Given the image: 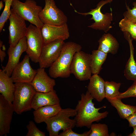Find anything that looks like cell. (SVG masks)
<instances>
[{
  "mask_svg": "<svg viewBox=\"0 0 136 136\" xmlns=\"http://www.w3.org/2000/svg\"><path fill=\"white\" fill-rule=\"evenodd\" d=\"M93 99L87 91L85 94H81V99L78 100L75 108L77 114L74 119L77 127H85L90 128L93 122H98L107 116L109 114L108 111L102 113L99 112L100 109L105 108L106 106L96 108L92 101Z\"/></svg>",
  "mask_w": 136,
  "mask_h": 136,
  "instance_id": "obj_1",
  "label": "cell"
},
{
  "mask_svg": "<svg viewBox=\"0 0 136 136\" xmlns=\"http://www.w3.org/2000/svg\"><path fill=\"white\" fill-rule=\"evenodd\" d=\"M80 45L72 42L65 43L56 60L49 67V74L51 77L66 78L71 74L70 67L75 53L81 50Z\"/></svg>",
  "mask_w": 136,
  "mask_h": 136,
  "instance_id": "obj_2",
  "label": "cell"
},
{
  "mask_svg": "<svg viewBox=\"0 0 136 136\" xmlns=\"http://www.w3.org/2000/svg\"><path fill=\"white\" fill-rule=\"evenodd\" d=\"M76 114L75 109L62 108L55 115L47 119L44 122L49 136H58L60 130L64 131L74 128L76 125V121L70 117H75Z\"/></svg>",
  "mask_w": 136,
  "mask_h": 136,
  "instance_id": "obj_3",
  "label": "cell"
},
{
  "mask_svg": "<svg viewBox=\"0 0 136 136\" xmlns=\"http://www.w3.org/2000/svg\"><path fill=\"white\" fill-rule=\"evenodd\" d=\"M15 88L12 104L15 112L18 114L31 110L32 101L36 91L30 83H17Z\"/></svg>",
  "mask_w": 136,
  "mask_h": 136,
  "instance_id": "obj_4",
  "label": "cell"
},
{
  "mask_svg": "<svg viewBox=\"0 0 136 136\" xmlns=\"http://www.w3.org/2000/svg\"><path fill=\"white\" fill-rule=\"evenodd\" d=\"M11 7L17 14L25 20L40 28L43 25L39 17L42 7L37 5L35 0H26L22 2L19 0H13Z\"/></svg>",
  "mask_w": 136,
  "mask_h": 136,
  "instance_id": "obj_5",
  "label": "cell"
},
{
  "mask_svg": "<svg viewBox=\"0 0 136 136\" xmlns=\"http://www.w3.org/2000/svg\"><path fill=\"white\" fill-rule=\"evenodd\" d=\"M25 36L27 45L25 52L32 61L38 62L44 45L41 29L30 24L27 27Z\"/></svg>",
  "mask_w": 136,
  "mask_h": 136,
  "instance_id": "obj_6",
  "label": "cell"
},
{
  "mask_svg": "<svg viewBox=\"0 0 136 136\" xmlns=\"http://www.w3.org/2000/svg\"><path fill=\"white\" fill-rule=\"evenodd\" d=\"M71 74L80 81L89 80L92 74L91 54L81 50L74 55L70 67Z\"/></svg>",
  "mask_w": 136,
  "mask_h": 136,
  "instance_id": "obj_7",
  "label": "cell"
},
{
  "mask_svg": "<svg viewBox=\"0 0 136 136\" xmlns=\"http://www.w3.org/2000/svg\"><path fill=\"white\" fill-rule=\"evenodd\" d=\"M113 0H105L100 1L96 5V8L91 9V11L87 13H81L75 10V12L78 14L86 16L91 15L90 20H93L94 22L88 26V27L96 30H103L107 32L112 27L111 24L113 20L112 12L103 14L101 11V8L104 5L112 2Z\"/></svg>",
  "mask_w": 136,
  "mask_h": 136,
  "instance_id": "obj_8",
  "label": "cell"
},
{
  "mask_svg": "<svg viewBox=\"0 0 136 136\" xmlns=\"http://www.w3.org/2000/svg\"><path fill=\"white\" fill-rule=\"evenodd\" d=\"M45 5L39 14L44 24L60 26L67 23V18L56 6L54 0H44Z\"/></svg>",
  "mask_w": 136,
  "mask_h": 136,
  "instance_id": "obj_9",
  "label": "cell"
},
{
  "mask_svg": "<svg viewBox=\"0 0 136 136\" xmlns=\"http://www.w3.org/2000/svg\"><path fill=\"white\" fill-rule=\"evenodd\" d=\"M9 19V43L10 47H14L20 40L25 37L27 27L25 20L12 9H11V14Z\"/></svg>",
  "mask_w": 136,
  "mask_h": 136,
  "instance_id": "obj_10",
  "label": "cell"
},
{
  "mask_svg": "<svg viewBox=\"0 0 136 136\" xmlns=\"http://www.w3.org/2000/svg\"><path fill=\"white\" fill-rule=\"evenodd\" d=\"M64 43L58 39L44 45L38 62L40 67H49L59 56Z\"/></svg>",
  "mask_w": 136,
  "mask_h": 136,
  "instance_id": "obj_11",
  "label": "cell"
},
{
  "mask_svg": "<svg viewBox=\"0 0 136 136\" xmlns=\"http://www.w3.org/2000/svg\"><path fill=\"white\" fill-rule=\"evenodd\" d=\"M29 58L26 54L13 70L11 77L14 82L30 83L37 73L30 65Z\"/></svg>",
  "mask_w": 136,
  "mask_h": 136,
  "instance_id": "obj_12",
  "label": "cell"
},
{
  "mask_svg": "<svg viewBox=\"0 0 136 136\" xmlns=\"http://www.w3.org/2000/svg\"><path fill=\"white\" fill-rule=\"evenodd\" d=\"M40 29L44 45L57 40L61 39L64 41L70 37L67 23L60 26L43 24Z\"/></svg>",
  "mask_w": 136,
  "mask_h": 136,
  "instance_id": "obj_13",
  "label": "cell"
},
{
  "mask_svg": "<svg viewBox=\"0 0 136 136\" xmlns=\"http://www.w3.org/2000/svg\"><path fill=\"white\" fill-rule=\"evenodd\" d=\"M15 112L12 103L0 95V136H7L10 133L11 123Z\"/></svg>",
  "mask_w": 136,
  "mask_h": 136,
  "instance_id": "obj_14",
  "label": "cell"
},
{
  "mask_svg": "<svg viewBox=\"0 0 136 136\" xmlns=\"http://www.w3.org/2000/svg\"><path fill=\"white\" fill-rule=\"evenodd\" d=\"M27 48L26 39L24 37L14 47L9 48L7 53L9 58L5 66H2L3 69L9 76H11L15 67L19 62L20 57L22 54L25 52Z\"/></svg>",
  "mask_w": 136,
  "mask_h": 136,
  "instance_id": "obj_15",
  "label": "cell"
},
{
  "mask_svg": "<svg viewBox=\"0 0 136 136\" xmlns=\"http://www.w3.org/2000/svg\"><path fill=\"white\" fill-rule=\"evenodd\" d=\"M36 92H47L54 90L56 85L54 79L47 74L44 68L40 67L37 70V73L30 83Z\"/></svg>",
  "mask_w": 136,
  "mask_h": 136,
  "instance_id": "obj_16",
  "label": "cell"
},
{
  "mask_svg": "<svg viewBox=\"0 0 136 136\" xmlns=\"http://www.w3.org/2000/svg\"><path fill=\"white\" fill-rule=\"evenodd\" d=\"M89 80L87 91L94 99L101 102L106 98L105 81L97 74L93 75Z\"/></svg>",
  "mask_w": 136,
  "mask_h": 136,
  "instance_id": "obj_17",
  "label": "cell"
},
{
  "mask_svg": "<svg viewBox=\"0 0 136 136\" xmlns=\"http://www.w3.org/2000/svg\"><path fill=\"white\" fill-rule=\"evenodd\" d=\"M60 103L59 98L54 90L47 92H36L32 101L31 108L36 110L43 106L59 104Z\"/></svg>",
  "mask_w": 136,
  "mask_h": 136,
  "instance_id": "obj_18",
  "label": "cell"
},
{
  "mask_svg": "<svg viewBox=\"0 0 136 136\" xmlns=\"http://www.w3.org/2000/svg\"><path fill=\"white\" fill-rule=\"evenodd\" d=\"M11 76L3 70H0V93L8 101L12 103L14 90V84Z\"/></svg>",
  "mask_w": 136,
  "mask_h": 136,
  "instance_id": "obj_19",
  "label": "cell"
},
{
  "mask_svg": "<svg viewBox=\"0 0 136 136\" xmlns=\"http://www.w3.org/2000/svg\"><path fill=\"white\" fill-rule=\"evenodd\" d=\"M125 38L128 41L130 50V56L126 65L124 72V75L128 80L136 81V62L134 57V48L132 44V38L128 32H125Z\"/></svg>",
  "mask_w": 136,
  "mask_h": 136,
  "instance_id": "obj_20",
  "label": "cell"
},
{
  "mask_svg": "<svg viewBox=\"0 0 136 136\" xmlns=\"http://www.w3.org/2000/svg\"><path fill=\"white\" fill-rule=\"evenodd\" d=\"M61 109L60 104L40 107L33 112L34 121L37 124L44 122L56 114Z\"/></svg>",
  "mask_w": 136,
  "mask_h": 136,
  "instance_id": "obj_21",
  "label": "cell"
},
{
  "mask_svg": "<svg viewBox=\"0 0 136 136\" xmlns=\"http://www.w3.org/2000/svg\"><path fill=\"white\" fill-rule=\"evenodd\" d=\"M98 49L107 54H116L119 47V44L116 39L112 35L104 34L98 41Z\"/></svg>",
  "mask_w": 136,
  "mask_h": 136,
  "instance_id": "obj_22",
  "label": "cell"
},
{
  "mask_svg": "<svg viewBox=\"0 0 136 136\" xmlns=\"http://www.w3.org/2000/svg\"><path fill=\"white\" fill-rule=\"evenodd\" d=\"M121 100V98L117 97L108 100L116 109L120 117L126 119L136 111V106L124 104Z\"/></svg>",
  "mask_w": 136,
  "mask_h": 136,
  "instance_id": "obj_23",
  "label": "cell"
},
{
  "mask_svg": "<svg viewBox=\"0 0 136 136\" xmlns=\"http://www.w3.org/2000/svg\"><path fill=\"white\" fill-rule=\"evenodd\" d=\"M107 56V54L98 49L92 51L91 54V64L93 75L99 73Z\"/></svg>",
  "mask_w": 136,
  "mask_h": 136,
  "instance_id": "obj_24",
  "label": "cell"
},
{
  "mask_svg": "<svg viewBox=\"0 0 136 136\" xmlns=\"http://www.w3.org/2000/svg\"><path fill=\"white\" fill-rule=\"evenodd\" d=\"M121 85L120 83L105 81V86L106 99L108 100L118 97L120 93L119 90Z\"/></svg>",
  "mask_w": 136,
  "mask_h": 136,
  "instance_id": "obj_25",
  "label": "cell"
},
{
  "mask_svg": "<svg viewBox=\"0 0 136 136\" xmlns=\"http://www.w3.org/2000/svg\"><path fill=\"white\" fill-rule=\"evenodd\" d=\"M119 26L121 31L128 32L132 38L136 40V24L135 23L124 18L119 22Z\"/></svg>",
  "mask_w": 136,
  "mask_h": 136,
  "instance_id": "obj_26",
  "label": "cell"
},
{
  "mask_svg": "<svg viewBox=\"0 0 136 136\" xmlns=\"http://www.w3.org/2000/svg\"><path fill=\"white\" fill-rule=\"evenodd\" d=\"M90 129L91 132L89 136H109L108 128L105 124L92 123Z\"/></svg>",
  "mask_w": 136,
  "mask_h": 136,
  "instance_id": "obj_27",
  "label": "cell"
},
{
  "mask_svg": "<svg viewBox=\"0 0 136 136\" xmlns=\"http://www.w3.org/2000/svg\"><path fill=\"white\" fill-rule=\"evenodd\" d=\"M13 0H4L5 2L4 8L0 16V32H1L5 24L11 14V9Z\"/></svg>",
  "mask_w": 136,
  "mask_h": 136,
  "instance_id": "obj_28",
  "label": "cell"
},
{
  "mask_svg": "<svg viewBox=\"0 0 136 136\" xmlns=\"http://www.w3.org/2000/svg\"><path fill=\"white\" fill-rule=\"evenodd\" d=\"M28 132L26 136H45V132L40 131L37 127L34 122L31 121H29L26 126Z\"/></svg>",
  "mask_w": 136,
  "mask_h": 136,
  "instance_id": "obj_29",
  "label": "cell"
},
{
  "mask_svg": "<svg viewBox=\"0 0 136 136\" xmlns=\"http://www.w3.org/2000/svg\"><path fill=\"white\" fill-rule=\"evenodd\" d=\"M133 5V6L132 9L130 8L129 6L126 4V7L127 11L123 14L124 18L129 20L136 23V2H134Z\"/></svg>",
  "mask_w": 136,
  "mask_h": 136,
  "instance_id": "obj_30",
  "label": "cell"
},
{
  "mask_svg": "<svg viewBox=\"0 0 136 136\" xmlns=\"http://www.w3.org/2000/svg\"><path fill=\"white\" fill-rule=\"evenodd\" d=\"M121 99L130 97H136V81L125 92L120 93L118 97Z\"/></svg>",
  "mask_w": 136,
  "mask_h": 136,
  "instance_id": "obj_31",
  "label": "cell"
},
{
  "mask_svg": "<svg viewBox=\"0 0 136 136\" xmlns=\"http://www.w3.org/2000/svg\"><path fill=\"white\" fill-rule=\"evenodd\" d=\"M72 128L68 129L59 133L58 136H89L91 132L90 129L85 131L82 133H79L74 132Z\"/></svg>",
  "mask_w": 136,
  "mask_h": 136,
  "instance_id": "obj_32",
  "label": "cell"
},
{
  "mask_svg": "<svg viewBox=\"0 0 136 136\" xmlns=\"http://www.w3.org/2000/svg\"><path fill=\"white\" fill-rule=\"evenodd\" d=\"M126 119L129 122V127H133L136 126V111L127 117Z\"/></svg>",
  "mask_w": 136,
  "mask_h": 136,
  "instance_id": "obj_33",
  "label": "cell"
},
{
  "mask_svg": "<svg viewBox=\"0 0 136 136\" xmlns=\"http://www.w3.org/2000/svg\"><path fill=\"white\" fill-rule=\"evenodd\" d=\"M4 46H3V49L2 50L0 47V58L2 63L3 61L4 58L6 56V53L5 51V49H4V48H5V46L4 47Z\"/></svg>",
  "mask_w": 136,
  "mask_h": 136,
  "instance_id": "obj_34",
  "label": "cell"
},
{
  "mask_svg": "<svg viewBox=\"0 0 136 136\" xmlns=\"http://www.w3.org/2000/svg\"><path fill=\"white\" fill-rule=\"evenodd\" d=\"M133 131V132L130 134L128 136H136V126L132 127Z\"/></svg>",
  "mask_w": 136,
  "mask_h": 136,
  "instance_id": "obj_35",
  "label": "cell"
},
{
  "mask_svg": "<svg viewBox=\"0 0 136 136\" xmlns=\"http://www.w3.org/2000/svg\"><path fill=\"white\" fill-rule=\"evenodd\" d=\"M4 7L3 1L2 0L0 1V10L1 11Z\"/></svg>",
  "mask_w": 136,
  "mask_h": 136,
  "instance_id": "obj_36",
  "label": "cell"
},
{
  "mask_svg": "<svg viewBox=\"0 0 136 136\" xmlns=\"http://www.w3.org/2000/svg\"><path fill=\"white\" fill-rule=\"evenodd\" d=\"M136 24V23H135Z\"/></svg>",
  "mask_w": 136,
  "mask_h": 136,
  "instance_id": "obj_37",
  "label": "cell"
}]
</instances>
